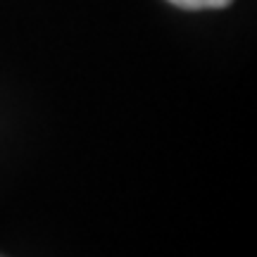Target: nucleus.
I'll return each mask as SVG.
<instances>
[{
	"instance_id": "1",
	"label": "nucleus",
	"mask_w": 257,
	"mask_h": 257,
	"mask_svg": "<svg viewBox=\"0 0 257 257\" xmlns=\"http://www.w3.org/2000/svg\"><path fill=\"white\" fill-rule=\"evenodd\" d=\"M181 10H221L231 5V0H169Z\"/></svg>"
}]
</instances>
